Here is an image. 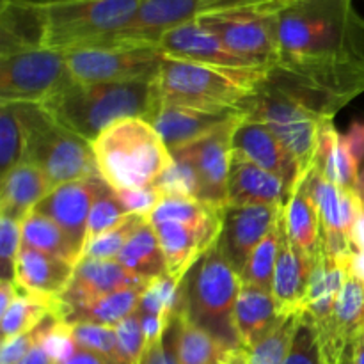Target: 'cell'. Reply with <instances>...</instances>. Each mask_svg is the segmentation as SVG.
I'll list each match as a JSON object with an SVG mask.
<instances>
[{"label": "cell", "instance_id": "cell-55", "mask_svg": "<svg viewBox=\"0 0 364 364\" xmlns=\"http://www.w3.org/2000/svg\"><path fill=\"white\" fill-rule=\"evenodd\" d=\"M340 364H354V343L348 345L347 350L343 352V358H341Z\"/></svg>", "mask_w": 364, "mask_h": 364}, {"label": "cell", "instance_id": "cell-50", "mask_svg": "<svg viewBox=\"0 0 364 364\" xmlns=\"http://www.w3.org/2000/svg\"><path fill=\"white\" fill-rule=\"evenodd\" d=\"M352 247L354 251L364 252V203L359 201L355 210L354 226H352Z\"/></svg>", "mask_w": 364, "mask_h": 364}, {"label": "cell", "instance_id": "cell-3", "mask_svg": "<svg viewBox=\"0 0 364 364\" xmlns=\"http://www.w3.org/2000/svg\"><path fill=\"white\" fill-rule=\"evenodd\" d=\"M155 77L114 84H78L70 80L39 105L63 127L92 142L114 123L146 117L155 105Z\"/></svg>", "mask_w": 364, "mask_h": 364}, {"label": "cell", "instance_id": "cell-38", "mask_svg": "<svg viewBox=\"0 0 364 364\" xmlns=\"http://www.w3.org/2000/svg\"><path fill=\"white\" fill-rule=\"evenodd\" d=\"M301 318L302 315L281 318V322L249 350V364H284Z\"/></svg>", "mask_w": 364, "mask_h": 364}, {"label": "cell", "instance_id": "cell-7", "mask_svg": "<svg viewBox=\"0 0 364 364\" xmlns=\"http://www.w3.org/2000/svg\"><path fill=\"white\" fill-rule=\"evenodd\" d=\"M16 109L23 127V160L38 166L53 188L100 176L91 142L63 127L39 103H16Z\"/></svg>", "mask_w": 364, "mask_h": 364}, {"label": "cell", "instance_id": "cell-9", "mask_svg": "<svg viewBox=\"0 0 364 364\" xmlns=\"http://www.w3.org/2000/svg\"><path fill=\"white\" fill-rule=\"evenodd\" d=\"M287 0H142L135 20L105 45H151L169 28L191 23L203 16L233 11H269L276 13Z\"/></svg>", "mask_w": 364, "mask_h": 364}, {"label": "cell", "instance_id": "cell-29", "mask_svg": "<svg viewBox=\"0 0 364 364\" xmlns=\"http://www.w3.org/2000/svg\"><path fill=\"white\" fill-rule=\"evenodd\" d=\"M43 48V7L39 0H2L0 53Z\"/></svg>", "mask_w": 364, "mask_h": 364}, {"label": "cell", "instance_id": "cell-39", "mask_svg": "<svg viewBox=\"0 0 364 364\" xmlns=\"http://www.w3.org/2000/svg\"><path fill=\"white\" fill-rule=\"evenodd\" d=\"M25 137L16 103H0V171L2 176L23 160Z\"/></svg>", "mask_w": 364, "mask_h": 364}, {"label": "cell", "instance_id": "cell-37", "mask_svg": "<svg viewBox=\"0 0 364 364\" xmlns=\"http://www.w3.org/2000/svg\"><path fill=\"white\" fill-rule=\"evenodd\" d=\"M130 213L127 212V208L121 203L119 196L114 191L112 187L105 183L103 180H100L98 188H96L95 201H92L91 213H89L87 220V231H85V244L84 251L89 244L96 240L98 237H102L107 231L114 230L116 226H119ZM84 255V252H82Z\"/></svg>", "mask_w": 364, "mask_h": 364}, {"label": "cell", "instance_id": "cell-48", "mask_svg": "<svg viewBox=\"0 0 364 364\" xmlns=\"http://www.w3.org/2000/svg\"><path fill=\"white\" fill-rule=\"evenodd\" d=\"M343 137L354 159L361 164L364 160V119H355Z\"/></svg>", "mask_w": 364, "mask_h": 364}, {"label": "cell", "instance_id": "cell-13", "mask_svg": "<svg viewBox=\"0 0 364 364\" xmlns=\"http://www.w3.org/2000/svg\"><path fill=\"white\" fill-rule=\"evenodd\" d=\"M244 119L245 117H238L224 123L199 141L173 151L174 159L183 160L192 169L196 180V199L219 212L228 208L233 135Z\"/></svg>", "mask_w": 364, "mask_h": 364}, {"label": "cell", "instance_id": "cell-54", "mask_svg": "<svg viewBox=\"0 0 364 364\" xmlns=\"http://www.w3.org/2000/svg\"><path fill=\"white\" fill-rule=\"evenodd\" d=\"M354 364H364V334L354 343Z\"/></svg>", "mask_w": 364, "mask_h": 364}, {"label": "cell", "instance_id": "cell-8", "mask_svg": "<svg viewBox=\"0 0 364 364\" xmlns=\"http://www.w3.org/2000/svg\"><path fill=\"white\" fill-rule=\"evenodd\" d=\"M247 117L259 121L274 132L297 162L301 180H308L315 169L320 130L323 121L329 119L320 117L270 80L265 82L258 96L252 100Z\"/></svg>", "mask_w": 364, "mask_h": 364}, {"label": "cell", "instance_id": "cell-6", "mask_svg": "<svg viewBox=\"0 0 364 364\" xmlns=\"http://www.w3.org/2000/svg\"><path fill=\"white\" fill-rule=\"evenodd\" d=\"M41 2V0H39ZM142 0H53L41 2L43 48L55 52L102 46L137 16Z\"/></svg>", "mask_w": 364, "mask_h": 364}, {"label": "cell", "instance_id": "cell-57", "mask_svg": "<svg viewBox=\"0 0 364 364\" xmlns=\"http://www.w3.org/2000/svg\"><path fill=\"white\" fill-rule=\"evenodd\" d=\"M41 2H53V0H41Z\"/></svg>", "mask_w": 364, "mask_h": 364}, {"label": "cell", "instance_id": "cell-17", "mask_svg": "<svg viewBox=\"0 0 364 364\" xmlns=\"http://www.w3.org/2000/svg\"><path fill=\"white\" fill-rule=\"evenodd\" d=\"M284 206H228L223 215L217 247L238 274L247 265L252 251L276 226Z\"/></svg>", "mask_w": 364, "mask_h": 364}, {"label": "cell", "instance_id": "cell-49", "mask_svg": "<svg viewBox=\"0 0 364 364\" xmlns=\"http://www.w3.org/2000/svg\"><path fill=\"white\" fill-rule=\"evenodd\" d=\"M57 364H110V363L107 361L103 355L96 354V352H91V350H85V348H80L77 345V350H75L70 358Z\"/></svg>", "mask_w": 364, "mask_h": 364}, {"label": "cell", "instance_id": "cell-11", "mask_svg": "<svg viewBox=\"0 0 364 364\" xmlns=\"http://www.w3.org/2000/svg\"><path fill=\"white\" fill-rule=\"evenodd\" d=\"M70 80L63 52L27 48L0 53V103H43Z\"/></svg>", "mask_w": 364, "mask_h": 364}, {"label": "cell", "instance_id": "cell-46", "mask_svg": "<svg viewBox=\"0 0 364 364\" xmlns=\"http://www.w3.org/2000/svg\"><path fill=\"white\" fill-rule=\"evenodd\" d=\"M121 203L127 208V212L130 215H141L148 219L149 213L155 210V206L159 205L160 199L164 198L162 192L156 187H148V188H135V191H123L117 192Z\"/></svg>", "mask_w": 364, "mask_h": 364}, {"label": "cell", "instance_id": "cell-56", "mask_svg": "<svg viewBox=\"0 0 364 364\" xmlns=\"http://www.w3.org/2000/svg\"><path fill=\"white\" fill-rule=\"evenodd\" d=\"M355 192L359 194V198L363 199L364 203V169L359 173V180H358V185H355Z\"/></svg>", "mask_w": 364, "mask_h": 364}, {"label": "cell", "instance_id": "cell-24", "mask_svg": "<svg viewBox=\"0 0 364 364\" xmlns=\"http://www.w3.org/2000/svg\"><path fill=\"white\" fill-rule=\"evenodd\" d=\"M288 199L290 188L279 176L233 151L228 185V206H284Z\"/></svg>", "mask_w": 364, "mask_h": 364}, {"label": "cell", "instance_id": "cell-53", "mask_svg": "<svg viewBox=\"0 0 364 364\" xmlns=\"http://www.w3.org/2000/svg\"><path fill=\"white\" fill-rule=\"evenodd\" d=\"M224 364H249V350L245 348H237L230 354Z\"/></svg>", "mask_w": 364, "mask_h": 364}, {"label": "cell", "instance_id": "cell-25", "mask_svg": "<svg viewBox=\"0 0 364 364\" xmlns=\"http://www.w3.org/2000/svg\"><path fill=\"white\" fill-rule=\"evenodd\" d=\"M309 276H311V258L291 244L287 233V224H284L272 284V297L276 302L277 315L281 318L302 315Z\"/></svg>", "mask_w": 364, "mask_h": 364}, {"label": "cell", "instance_id": "cell-44", "mask_svg": "<svg viewBox=\"0 0 364 364\" xmlns=\"http://www.w3.org/2000/svg\"><path fill=\"white\" fill-rule=\"evenodd\" d=\"M21 251V223L0 217V267L2 279L14 281V265Z\"/></svg>", "mask_w": 364, "mask_h": 364}, {"label": "cell", "instance_id": "cell-1", "mask_svg": "<svg viewBox=\"0 0 364 364\" xmlns=\"http://www.w3.org/2000/svg\"><path fill=\"white\" fill-rule=\"evenodd\" d=\"M274 14V66H364V18L354 0H288Z\"/></svg>", "mask_w": 364, "mask_h": 364}, {"label": "cell", "instance_id": "cell-12", "mask_svg": "<svg viewBox=\"0 0 364 364\" xmlns=\"http://www.w3.org/2000/svg\"><path fill=\"white\" fill-rule=\"evenodd\" d=\"M70 77L78 84H114L156 77L164 55L151 45L91 46L64 53Z\"/></svg>", "mask_w": 364, "mask_h": 364}, {"label": "cell", "instance_id": "cell-42", "mask_svg": "<svg viewBox=\"0 0 364 364\" xmlns=\"http://www.w3.org/2000/svg\"><path fill=\"white\" fill-rule=\"evenodd\" d=\"M117 345H119V354L123 364H139L142 354L146 350L144 329H142V320L139 311L132 313L130 316L123 320L116 327Z\"/></svg>", "mask_w": 364, "mask_h": 364}, {"label": "cell", "instance_id": "cell-32", "mask_svg": "<svg viewBox=\"0 0 364 364\" xmlns=\"http://www.w3.org/2000/svg\"><path fill=\"white\" fill-rule=\"evenodd\" d=\"M174 329L180 364H224L231 352L237 350L192 323L181 313L174 318Z\"/></svg>", "mask_w": 364, "mask_h": 364}, {"label": "cell", "instance_id": "cell-26", "mask_svg": "<svg viewBox=\"0 0 364 364\" xmlns=\"http://www.w3.org/2000/svg\"><path fill=\"white\" fill-rule=\"evenodd\" d=\"M52 191L45 173L28 160H21L2 176L0 215L23 223Z\"/></svg>", "mask_w": 364, "mask_h": 364}, {"label": "cell", "instance_id": "cell-10", "mask_svg": "<svg viewBox=\"0 0 364 364\" xmlns=\"http://www.w3.org/2000/svg\"><path fill=\"white\" fill-rule=\"evenodd\" d=\"M269 80L320 117L333 119L338 110L364 92V66H272Z\"/></svg>", "mask_w": 364, "mask_h": 364}, {"label": "cell", "instance_id": "cell-28", "mask_svg": "<svg viewBox=\"0 0 364 364\" xmlns=\"http://www.w3.org/2000/svg\"><path fill=\"white\" fill-rule=\"evenodd\" d=\"M279 322L272 291L242 283L235 306V329L242 347L251 350Z\"/></svg>", "mask_w": 364, "mask_h": 364}, {"label": "cell", "instance_id": "cell-41", "mask_svg": "<svg viewBox=\"0 0 364 364\" xmlns=\"http://www.w3.org/2000/svg\"><path fill=\"white\" fill-rule=\"evenodd\" d=\"M146 223V217L141 215H128L119 226H116L114 230L107 231L102 237L96 238L92 244H89L85 247L84 258H95V259H116L119 256L121 249L127 245V242L130 240L132 235L139 230V226ZM80 259V262H82Z\"/></svg>", "mask_w": 364, "mask_h": 364}, {"label": "cell", "instance_id": "cell-22", "mask_svg": "<svg viewBox=\"0 0 364 364\" xmlns=\"http://www.w3.org/2000/svg\"><path fill=\"white\" fill-rule=\"evenodd\" d=\"M233 151L279 176L290 188V196L304 183L291 153L274 135V132L259 121L245 117L238 124L233 135Z\"/></svg>", "mask_w": 364, "mask_h": 364}, {"label": "cell", "instance_id": "cell-27", "mask_svg": "<svg viewBox=\"0 0 364 364\" xmlns=\"http://www.w3.org/2000/svg\"><path fill=\"white\" fill-rule=\"evenodd\" d=\"M75 265L66 259L45 255L36 249L21 247L14 265V281L31 294L60 299L70 287Z\"/></svg>", "mask_w": 364, "mask_h": 364}, {"label": "cell", "instance_id": "cell-47", "mask_svg": "<svg viewBox=\"0 0 364 364\" xmlns=\"http://www.w3.org/2000/svg\"><path fill=\"white\" fill-rule=\"evenodd\" d=\"M139 364H180L178 363L176 329H174V322L162 340L146 348Z\"/></svg>", "mask_w": 364, "mask_h": 364}, {"label": "cell", "instance_id": "cell-30", "mask_svg": "<svg viewBox=\"0 0 364 364\" xmlns=\"http://www.w3.org/2000/svg\"><path fill=\"white\" fill-rule=\"evenodd\" d=\"M359 166L361 164L354 159L343 134L336 130L333 119L323 121L315 169L338 187L355 188L359 180Z\"/></svg>", "mask_w": 364, "mask_h": 364}, {"label": "cell", "instance_id": "cell-43", "mask_svg": "<svg viewBox=\"0 0 364 364\" xmlns=\"http://www.w3.org/2000/svg\"><path fill=\"white\" fill-rule=\"evenodd\" d=\"M284 364H323L316 331L304 315L295 331Z\"/></svg>", "mask_w": 364, "mask_h": 364}, {"label": "cell", "instance_id": "cell-20", "mask_svg": "<svg viewBox=\"0 0 364 364\" xmlns=\"http://www.w3.org/2000/svg\"><path fill=\"white\" fill-rule=\"evenodd\" d=\"M315 327V326H313ZM323 364H340L343 352L364 334V284L347 276L329 320L315 327Z\"/></svg>", "mask_w": 364, "mask_h": 364}, {"label": "cell", "instance_id": "cell-19", "mask_svg": "<svg viewBox=\"0 0 364 364\" xmlns=\"http://www.w3.org/2000/svg\"><path fill=\"white\" fill-rule=\"evenodd\" d=\"M153 279H144L124 269L117 259L84 258L75 267L70 287L60 295L63 302V320L71 309L89 304L114 291L124 288L148 287Z\"/></svg>", "mask_w": 364, "mask_h": 364}, {"label": "cell", "instance_id": "cell-4", "mask_svg": "<svg viewBox=\"0 0 364 364\" xmlns=\"http://www.w3.org/2000/svg\"><path fill=\"white\" fill-rule=\"evenodd\" d=\"M91 146L100 178L116 192L155 187L174 164L162 135L142 117L117 121Z\"/></svg>", "mask_w": 364, "mask_h": 364}, {"label": "cell", "instance_id": "cell-34", "mask_svg": "<svg viewBox=\"0 0 364 364\" xmlns=\"http://www.w3.org/2000/svg\"><path fill=\"white\" fill-rule=\"evenodd\" d=\"M116 259L124 269L144 279H156L167 274L162 245L148 220L132 235Z\"/></svg>", "mask_w": 364, "mask_h": 364}, {"label": "cell", "instance_id": "cell-18", "mask_svg": "<svg viewBox=\"0 0 364 364\" xmlns=\"http://www.w3.org/2000/svg\"><path fill=\"white\" fill-rule=\"evenodd\" d=\"M247 116V110L199 109V107L176 105V103L155 100V105L146 121H149L156 128L167 148L173 153L176 149L185 148L191 142L199 141L210 132L223 127L224 123Z\"/></svg>", "mask_w": 364, "mask_h": 364}, {"label": "cell", "instance_id": "cell-31", "mask_svg": "<svg viewBox=\"0 0 364 364\" xmlns=\"http://www.w3.org/2000/svg\"><path fill=\"white\" fill-rule=\"evenodd\" d=\"M284 224L291 244L306 256L313 258L322 242V228H320L318 210L306 181L295 188L284 205Z\"/></svg>", "mask_w": 364, "mask_h": 364}, {"label": "cell", "instance_id": "cell-16", "mask_svg": "<svg viewBox=\"0 0 364 364\" xmlns=\"http://www.w3.org/2000/svg\"><path fill=\"white\" fill-rule=\"evenodd\" d=\"M306 185L318 210L322 240L327 252L338 259H348L354 252L352 226L361 198L355 188L338 187L316 169L311 171Z\"/></svg>", "mask_w": 364, "mask_h": 364}, {"label": "cell", "instance_id": "cell-5", "mask_svg": "<svg viewBox=\"0 0 364 364\" xmlns=\"http://www.w3.org/2000/svg\"><path fill=\"white\" fill-rule=\"evenodd\" d=\"M240 288V274L215 244L185 277L180 313L231 348H244L235 329V306Z\"/></svg>", "mask_w": 364, "mask_h": 364}, {"label": "cell", "instance_id": "cell-23", "mask_svg": "<svg viewBox=\"0 0 364 364\" xmlns=\"http://www.w3.org/2000/svg\"><path fill=\"white\" fill-rule=\"evenodd\" d=\"M100 180H102L100 176H92L59 185L36 206V212L50 217L53 223L63 228L64 233L73 242L80 259L84 252L89 213Z\"/></svg>", "mask_w": 364, "mask_h": 364}, {"label": "cell", "instance_id": "cell-15", "mask_svg": "<svg viewBox=\"0 0 364 364\" xmlns=\"http://www.w3.org/2000/svg\"><path fill=\"white\" fill-rule=\"evenodd\" d=\"M223 215L224 212L213 210L201 219L153 224L166 258L167 276L183 284L192 267L219 240Z\"/></svg>", "mask_w": 364, "mask_h": 364}, {"label": "cell", "instance_id": "cell-36", "mask_svg": "<svg viewBox=\"0 0 364 364\" xmlns=\"http://www.w3.org/2000/svg\"><path fill=\"white\" fill-rule=\"evenodd\" d=\"M284 231V210L281 212L279 220L276 226L269 231L265 238L259 242L258 247L252 251L247 265L242 270V283L252 284V287L263 288L267 291H272L274 272H276L277 256H279L281 240H283Z\"/></svg>", "mask_w": 364, "mask_h": 364}, {"label": "cell", "instance_id": "cell-21", "mask_svg": "<svg viewBox=\"0 0 364 364\" xmlns=\"http://www.w3.org/2000/svg\"><path fill=\"white\" fill-rule=\"evenodd\" d=\"M155 46L162 52L164 57H171V59L226 68L263 66L231 52L213 32L203 27L199 21H191V23L169 28L156 39Z\"/></svg>", "mask_w": 364, "mask_h": 364}, {"label": "cell", "instance_id": "cell-40", "mask_svg": "<svg viewBox=\"0 0 364 364\" xmlns=\"http://www.w3.org/2000/svg\"><path fill=\"white\" fill-rule=\"evenodd\" d=\"M68 327L78 347L103 355L110 364H123L116 327L98 326V323H68Z\"/></svg>", "mask_w": 364, "mask_h": 364}, {"label": "cell", "instance_id": "cell-35", "mask_svg": "<svg viewBox=\"0 0 364 364\" xmlns=\"http://www.w3.org/2000/svg\"><path fill=\"white\" fill-rule=\"evenodd\" d=\"M21 247L36 249L45 255L66 259L75 267L80 263V255L63 228L36 210L21 223Z\"/></svg>", "mask_w": 364, "mask_h": 364}, {"label": "cell", "instance_id": "cell-51", "mask_svg": "<svg viewBox=\"0 0 364 364\" xmlns=\"http://www.w3.org/2000/svg\"><path fill=\"white\" fill-rule=\"evenodd\" d=\"M18 364H55V363H53L52 355L48 354V350H46L41 340Z\"/></svg>", "mask_w": 364, "mask_h": 364}, {"label": "cell", "instance_id": "cell-14", "mask_svg": "<svg viewBox=\"0 0 364 364\" xmlns=\"http://www.w3.org/2000/svg\"><path fill=\"white\" fill-rule=\"evenodd\" d=\"M199 23L217 36L231 52L249 60L274 66L277 60L276 14L247 9L199 18Z\"/></svg>", "mask_w": 364, "mask_h": 364}, {"label": "cell", "instance_id": "cell-45", "mask_svg": "<svg viewBox=\"0 0 364 364\" xmlns=\"http://www.w3.org/2000/svg\"><path fill=\"white\" fill-rule=\"evenodd\" d=\"M55 322H59V318L53 315H50L48 318L43 323H39L36 329L28 331V333L21 334V336L13 338V340L2 343V350H0V364H18L39 341L45 338V334L48 333L50 327Z\"/></svg>", "mask_w": 364, "mask_h": 364}, {"label": "cell", "instance_id": "cell-2", "mask_svg": "<svg viewBox=\"0 0 364 364\" xmlns=\"http://www.w3.org/2000/svg\"><path fill=\"white\" fill-rule=\"evenodd\" d=\"M272 66L226 68L164 57L153 85L160 102L249 112Z\"/></svg>", "mask_w": 364, "mask_h": 364}, {"label": "cell", "instance_id": "cell-52", "mask_svg": "<svg viewBox=\"0 0 364 364\" xmlns=\"http://www.w3.org/2000/svg\"><path fill=\"white\" fill-rule=\"evenodd\" d=\"M347 272L348 276L355 277L364 284V252L354 251L347 262Z\"/></svg>", "mask_w": 364, "mask_h": 364}, {"label": "cell", "instance_id": "cell-33", "mask_svg": "<svg viewBox=\"0 0 364 364\" xmlns=\"http://www.w3.org/2000/svg\"><path fill=\"white\" fill-rule=\"evenodd\" d=\"M146 287L124 288L114 291L89 304L78 306L66 315L64 322L68 323H98V326L117 327L127 316L137 311L142 291Z\"/></svg>", "mask_w": 364, "mask_h": 364}]
</instances>
